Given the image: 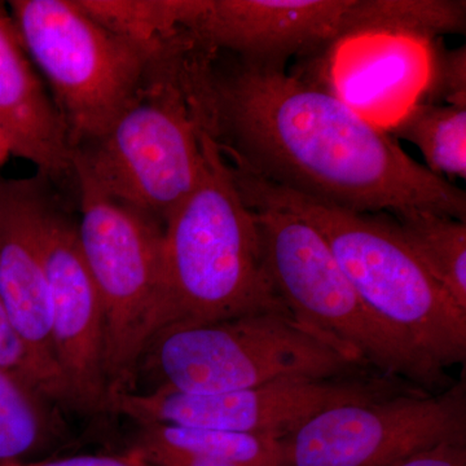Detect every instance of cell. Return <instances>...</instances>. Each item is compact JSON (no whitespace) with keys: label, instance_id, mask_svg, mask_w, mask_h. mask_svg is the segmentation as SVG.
Wrapping results in <instances>:
<instances>
[{"label":"cell","instance_id":"cell-7","mask_svg":"<svg viewBox=\"0 0 466 466\" xmlns=\"http://www.w3.org/2000/svg\"><path fill=\"white\" fill-rule=\"evenodd\" d=\"M146 87L106 137L73 152V177L165 225L200 179L198 125L174 57L153 64Z\"/></svg>","mask_w":466,"mask_h":466},{"label":"cell","instance_id":"cell-1","mask_svg":"<svg viewBox=\"0 0 466 466\" xmlns=\"http://www.w3.org/2000/svg\"><path fill=\"white\" fill-rule=\"evenodd\" d=\"M179 79L196 122L233 167L364 214L428 211L466 222V193L408 156L336 91L281 66H216L187 51Z\"/></svg>","mask_w":466,"mask_h":466},{"label":"cell","instance_id":"cell-13","mask_svg":"<svg viewBox=\"0 0 466 466\" xmlns=\"http://www.w3.org/2000/svg\"><path fill=\"white\" fill-rule=\"evenodd\" d=\"M46 182L38 174L30 179L0 180V299L36 363L69 394L52 341L43 262L42 218L50 198Z\"/></svg>","mask_w":466,"mask_h":466},{"label":"cell","instance_id":"cell-19","mask_svg":"<svg viewBox=\"0 0 466 466\" xmlns=\"http://www.w3.org/2000/svg\"><path fill=\"white\" fill-rule=\"evenodd\" d=\"M135 447L180 451L238 466H279L280 441L263 435L167 424H140Z\"/></svg>","mask_w":466,"mask_h":466},{"label":"cell","instance_id":"cell-21","mask_svg":"<svg viewBox=\"0 0 466 466\" xmlns=\"http://www.w3.org/2000/svg\"><path fill=\"white\" fill-rule=\"evenodd\" d=\"M433 76L425 103L466 106V48L435 50Z\"/></svg>","mask_w":466,"mask_h":466},{"label":"cell","instance_id":"cell-3","mask_svg":"<svg viewBox=\"0 0 466 466\" xmlns=\"http://www.w3.org/2000/svg\"><path fill=\"white\" fill-rule=\"evenodd\" d=\"M248 207L290 211L315 227L358 296L389 329L443 370L464 363L466 311L429 274L385 213L325 204L232 167Z\"/></svg>","mask_w":466,"mask_h":466},{"label":"cell","instance_id":"cell-24","mask_svg":"<svg viewBox=\"0 0 466 466\" xmlns=\"http://www.w3.org/2000/svg\"><path fill=\"white\" fill-rule=\"evenodd\" d=\"M133 449L139 451L144 459L153 466H238L218 460L202 458L180 451L161 449V447L142 446Z\"/></svg>","mask_w":466,"mask_h":466},{"label":"cell","instance_id":"cell-6","mask_svg":"<svg viewBox=\"0 0 466 466\" xmlns=\"http://www.w3.org/2000/svg\"><path fill=\"white\" fill-rule=\"evenodd\" d=\"M9 8L73 148L106 137L139 99L156 58L101 25L78 0H14Z\"/></svg>","mask_w":466,"mask_h":466},{"label":"cell","instance_id":"cell-4","mask_svg":"<svg viewBox=\"0 0 466 466\" xmlns=\"http://www.w3.org/2000/svg\"><path fill=\"white\" fill-rule=\"evenodd\" d=\"M140 364L157 377V388L189 394L372 370L289 312L276 311L165 328L153 337Z\"/></svg>","mask_w":466,"mask_h":466},{"label":"cell","instance_id":"cell-22","mask_svg":"<svg viewBox=\"0 0 466 466\" xmlns=\"http://www.w3.org/2000/svg\"><path fill=\"white\" fill-rule=\"evenodd\" d=\"M0 466H153L135 449L118 455H76L69 458L8 462Z\"/></svg>","mask_w":466,"mask_h":466},{"label":"cell","instance_id":"cell-8","mask_svg":"<svg viewBox=\"0 0 466 466\" xmlns=\"http://www.w3.org/2000/svg\"><path fill=\"white\" fill-rule=\"evenodd\" d=\"M75 177L81 196L76 238L103 306L110 395L133 391L159 330L164 225Z\"/></svg>","mask_w":466,"mask_h":466},{"label":"cell","instance_id":"cell-2","mask_svg":"<svg viewBox=\"0 0 466 466\" xmlns=\"http://www.w3.org/2000/svg\"><path fill=\"white\" fill-rule=\"evenodd\" d=\"M198 134L200 179L164 225L159 330L289 312L267 274L256 216L231 164L200 125Z\"/></svg>","mask_w":466,"mask_h":466},{"label":"cell","instance_id":"cell-25","mask_svg":"<svg viewBox=\"0 0 466 466\" xmlns=\"http://www.w3.org/2000/svg\"><path fill=\"white\" fill-rule=\"evenodd\" d=\"M9 156H11V148H9L8 139L0 128V167L7 162Z\"/></svg>","mask_w":466,"mask_h":466},{"label":"cell","instance_id":"cell-23","mask_svg":"<svg viewBox=\"0 0 466 466\" xmlns=\"http://www.w3.org/2000/svg\"><path fill=\"white\" fill-rule=\"evenodd\" d=\"M398 466H466V441H444Z\"/></svg>","mask_w":466,"mask_h":466},{"label":"cell","instance_id":"cell-11","mask_svg":"<svg viewBox=\"0 0 466 466\" xmlns=\"http://www.w3.org/2000/svg\"><path fill=\"white\" fill-rule=\"evenodd\" d=\"M193 50L232 52L258 66L370 35L368 0H198L184 29Z\"/></svg>","mask_w":466,"mask_h":466},{"label":"cell","instance_id":"cell-14","mask_svg":"<svg viewBox=\"0 0 466 466\" xmlns=\"http://www.w3.org/2000/svg\"><path fill=\"white\" fill-rule=\"evenodd\" d=\"M0 128L11 155L56 182L73 175L66 122L25 50L14 18L0 3Z\"/></svg>","mask_w":466,"mask_h":466},{"label":"cell","instance_id":"cell-10","mask_svg":"<svg viewBox=\"0 0 466 466\" xmlns=\"http://www.w3.org/2000/svg\"><path fill=\"white\" fill-rule=\"evenodd\" d=\"M444 441H466L464 380L324 410L280 440L279 466H398Z\"/></svg>","mask_w":466,"mask_h":466},{"label":"cell","instance_id":"cell-12","mask_svg":"<svg viewBox=\"0 0 466 466\" xmlns=\"http://www.w3.org/2000/svg\"><path fill=\"white\" fill-rule=\"evenodd\" d=\"M41 241L52 341L73 407L109 412L103 306L82 256L76 227L50 198L43 213Z\"/></svg>","mask_w":466,"mask_h":466},{"label":"cell","instance_id":"cell-15","mask_svg":"<svg viewBox=\"0 0 466 466\" xmlns=\"http://www.w3.org/2000/svg\"><path fill=\"white\" fill-rule=\"evenodd\" d=\"M55 406L41 392L0 368V465L32 461L63 437Z\"/></svg>","mask_w":466,"mask_h":466},{"label":"cell","instance_id":"cell-9","mask_svg":"<svg viewBox=\"0 0 466 466\" xmlns=\"http://www.w3.org/2000/svg\"><path fill=\"white\" fill-rule=\"evenodd\" d=\"M413 391L426 390L404 380L366 370L334 379L284 380L214 394L165 388L150 392H116L109 398V412L130 417L139 425L189 426L280 441L330 408Z\"/></svg>","mask_w":466,"mask_h":466},{"label":"cell","instance_id":"cell-18","mask_svg":"<svg viewBox=\"0 0 466 466\" xmlns=\"http://www.w3.org/2000/svg\"><path fill=\"white\" fill-rule=\"evenodd\" d=\"M101 25L157 60L182 35L196 0H78Z\"/></svg>","mask_w":466,"mask_h":466},{"label":"cell","instance_id":"cell-16","mask_svg":"<svg viewBox=\"0 0 466 466\" xmlns=\"http://www.w3.org/2000/svg\"><path fill=\"white\" fill-rule=\"evenodd\" d=\"M388 216L429 274L466 311V222L428 211Z\"/></svg>","mask_w":466,"mask_h":466},{"label":"cell","instance_id":"cell-5","mask_svg":"<svg viewBox=\"0 0 466 466\" xmlns=\"http://www.w3.org/2000/svg\"><path fill=\"white\" fill-rule=\"evenodd\" d=\"M251 208L267 274L296 320L377 373L429 392L450 388L443 368L408 345L367 308L314 226L281 208Z\"/></svg>","mask_w":466,"mask_h":466},{"label":"cell","instance_id":"cell-20","mask_svg":"<svg viewBox=\"0 0 466 466\" xmlns=\"http://www.w3.org/2000/svg\"><path fill=\"white\" fill-rule=\"evenodd\" d=\"M0 368L17 376L54 404L72 406L66 389L51 379L36 363L25 342L17 333L0 299Z\"/></svg>","mask_w":466,"mask_h":466},{"label":"cell","instance_id":"cell-17","mask_svg":"<svg viewBox=\"0 0 466 466\" xmlns=\"http://www.w3.org/2000/svg\"><path fill=\"white\" fill-rule=\"evenodd\" d=\"M412 143L438 177H466V106L415 101L386 128Z\"/></svg>","mask_w":466,"mask_h":466}]
</instances>
